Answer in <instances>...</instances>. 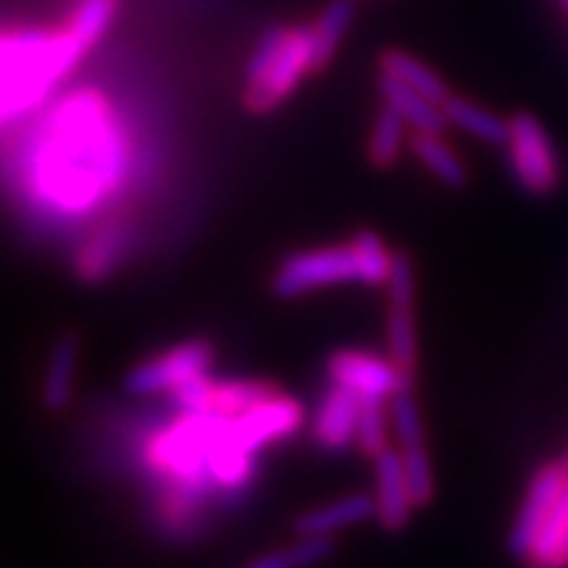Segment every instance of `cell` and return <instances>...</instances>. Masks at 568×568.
I'll list each match as a JSON object with an SVG mask.
<instances>
[{
    "instance_id": "1",
    "label": "cell",
    "mask_w": 568,
    "mask_h": 568,
    "mask_svg": "<svg viewBox=\"0 0 568 568\" xmlns=\"http://www.w3.org/2000/svg\"><path fill=\"white\" fill-rule=\"evenodd\" d=\"M125 140L111 108L93 90H79L44 122L32 160V186L61 215H84L120 186Z\"/></svg>"
},
{
    "instance_id": "2",
    "label": "cell",
    "mask_w": 568,
    "mask_h": 568,
    "mask_svg": "<svg viewBox=\"0 0 568 568\" xmlns=\"http://www.w3.org/2000/svg\"><path fill=\"white\" fill-rule=\"evenodd\" d=\"M221 415H186L165 433H160L149 447V462L158 470L169 473L180 485L183 496L203 494L210 479V453L224 429Z\"/></svg>"
},
{
    "instance_id": "3",
    "label": "cell",
    "mask_w": 568,
    "mask_h": 568,
    "mask_svg": "<svg viewBox=\"0 0 568 568\" xmlns=\"http://www.w3.org/2000/svg\"><path fill=\"white\" fill-rule=\"evenodd\" d=\"M510 136H508V160L510 172L516 183L528 192V195L546 197L557 192L562 178L560 158L554 149L551 136L546 125L531 116V113H514L510 116Z\"/></svg>"
},
{
    "instance_id": "4",
    "label": "cell",
    "mask_w": 568,
    "mask_h": 568,
    "mask_svg": "<svg viewBox=\"0 0 568 568\" xmlns=\"http://www.w3.org/2000/svg\"><path fill=\"white\" fill-rule=\"evenodd\" d=\"M343 282H357V258H354L352 244L287 255L278 264L270 287H273L278 300H296V296H305V293L316 291V287Z\"/></svg>"
},
{
    "instance_id": "5",
    "label": "cell",
    "mask_w": 568,
    "mask_h": 568,
    "mask_svg": "<svg viewBox=\"0 0 568 568\" xmlns=\"http://www.w3.org/2000/svg\"><path fill=\"white\" fill-rule=\"evenodd\" d=\"M215 363V352L206 339H189L174 345L165 354L145 359L131 368L125 377V389L131 395H160V392H180L189 383L206 377Z\"/></svg>"
},
{
    "instance_id": "6",
    "label": "cell",
    "mask_w": 568,
    "mask_h": 568,
    "mask_svg": "<svg viewBox=\"0 0 568 568\" xmlns=\"http://www.w3.org/2000/svg\"><path fill=\"white\" fill-rule=\"evenodd\" d=\"M314 64V53H311V27L302 30H287L282 50H278L273 68L267 70L262 82L253 88H244V108L250 113H270L282 105L284 99L291 97L293 90L300 88Z\"/></svg>"
},
{
    "instance_id": "7",
    "label": "cell",
    "mask_w": 568,
    "mask_h": 568,
    "mask_svg": "<svg viewBox=\"0 0 568 568\" xmlns=\"http://www.w3.org/2000/svg\"><path fill=\"white\" fill-rule=\"evenodd\" d=\"M302 420H305V412H302L300 400L284 397L276 392L273 397H267L258 406L244 412V415L226 418L224 438L230 444H235V447L255 453V449L267 447V444L291 438L302 426Z\"/></svg>"
},
{
    "instance_id": "8",
    "label": "cell",
    "mask_w": 568,
    "mask_h": 568,
    "mask_svg": "<svg viewBox=\"0 0 568 568\" xmlns=\"http://www.w3.org/2000/svg\"><path fill=\"white\" fill-rule=\"evenodd\" d=\"M566 487V464H546V467H539L534 473L528 494L523 499V508L516 514L514 528H510L508 537V551L514 554L516 560H528V554L534 551V542H537L542 525L548 523V516H551L554 505H557V499H560Z\"/></svg>"
},
{
    "instance_id": "9",
    "label": "cell",
    "mask_w": 568,
    "mask_h": 568,
    "mask_svg": "<svg viewBox=\"0 0 568 568\" xmlns=\"http://www.w3.org/2000/svg\"><path fill=\"white\" fill-rule=\"evenodd\" d=\"M328 377L331 383H337L343 389L354 392L359 400H366V397L392 400V395H397L400 389L415 386V383L406 381L404 374L397 372L392 359H383L377 354L366 352H352V348L331 354Z\"/></svg>"
},
{
    "instance_id": "10",
    "label": "cell",
    "mask_w": 568,
    "mask_h": 568,
    "mask_svg": "<svg viewBox=\"0 0 568 568\" xmlns=\"http://www.w3.org/2000/svg\"><path fill=\"white\" fill-rule=\"evenodd\" d=\"M178 395L180 409L186 415H221V418H235V415H244L247 409L258 406L262 400L276 395V389L270 383L262 381H210V377H201V381L183 386Z\"/></svg>"
},
{
    "instance_id": "11",
    "label": "cell",
    "mask_w": 568,
    "mask_h": 568,
    "mask_svg": "<svg viewBox=\"0 0 568 568\" xmlns=\"http://www.w3.org/2000/svg\"><path fill=\"white\" fill-rule=\"evenodd\" d=\"M374 516L381 523L383 531L397 534L404 531L415 510V501L409 494V481H406L404 462L400 453L386 447L381 456H374Z\"/></svg>"
},
{
    "instance_id": "12",
    "label": "cell",
    "mask_w": 568,
    "mask_h": 568,
    "mask_svg": "<svg viewBox=\"0 0 568 568\" xmlns=\"http://www.w3.org/2000/svg\"><path fill=\"white\" fill-rule=\"evenodd\" d=\"M79 359H82V339L75 331H64L59 334L47 354V368H44V377H41V406L47 412H64L73 400V392H75V374H79Z\"/></svg>"
},
{
    "instance_id": "13",
    "label": "cell",
    "mask_w": 568,
    "mask_h": 568,
    "mask_svg": "<svg viewBox=\"0 0 568 568\" xmlns=\"http://www.w3.org/2000/svg\"><path fill=\"white\" fill-rule=\"evenodd\" d=\"M357 420H359V397L354 392L343 389L337 383H331L320 409L314 418V442L320 447L337 453L352 442H357Z\"/></svg>"
},
{
    "instance_id": "14",
    "label": "cell",
    "mask_w": 568,
    "mask_h": 568,
    "mask_svg": "<svg viewBox=\"0 0 568 568\" xmlns=\"http://www.w3.org/2000/svg\"><path fill=\"white\" fill-rule=\"evenodd\" d=\"M377 90H381L383 105L395 108L415 134H442L444 128H447V116H444L442 105L424 97V93H418L415 88H409V84L397 82L395 75L381 73Z\"/></svg>"
},
{
    "instance_id": "15",
    "label": "cell",
    "mask_w": 568,
    "mask_h": 568,
    "mask_svg": "<svg viewBox=\"0 0 568 568\" xmlns=\"http://www.w3.org/2000/svg\"><path fill=\"white\" fill-rule=\"evenodd\" d=\"M374 516V496L354 494L331 501L325 508L307 510L296 519V534L300 537H334V534L354 528Z\"/></svg>"
},
{
    "instance_id": "16",
    "label": "cell",
    "mask_w": 568,
    "mask_h": 568,
    "mask_svg": "<svg viewBox=\"0 0 568 568\" xmlns=\"http://www.w3.org/2000/svg\"><path fill=\"white\" fill-rule=\"evenodd\" d=\"M442 111L447 116V125L458 128V131H464L473 140H481L487 145H508L510 122L501 120L499 113L481 108L479 102L449 93Z\"/></svg>"
},
{
    "instance_id": "17",
    "label": "cell",
    "mask_w": 568,
    "mask_h": 568,
    "mask_svg": "<svg viewBox=\"0 0 568 568\" xmlns=\"http://www.w3.org/2000/svg\"><path fill=\"white\" fill-rule=\"evenodd\" d=\"M68 41V30H12L0 32V75L44 59Z\"/></svg>"
},
{
    "instance_id": "18",
    "label": "cell",
    "mask_w": 568,
    "mask_h": 568,
    "mask_svg": "<svg viewBox=\"0 0 568 568\" xmlns=\"http://www.w3.org/2000/svg\"><path fill=\"white\" fill-rule=\"evenodd\" d=\"M354 21V3L352 0H328L322 7L320 18L311 27V53H314V64L311 70L322 73L328 68L334 55H337L339 44H343L345 32Z\"/></svg>"
},
{
    "instance_id": "19",
    "label": "cell",
    "mask_w": 568,
    "mask_h": 568,
    "mask_svg": "<svg viewBox=\"0 0 568 568\" xmlns=\"http://www.w3.org/2000/svg\"><path fill=\"white\" fill-rule=\"evenodd\" d=\"M412 154L420 160L426 172L433 174L438 183H444L447 189H464L470 172L464 160H458V154L449 149L447 142L442 140V134H412Z\"/></svg>"
},
{
    "instance_id": "20",
    "label": "cell",
    "mask_w": 568,
    "mask_h": 568,
    "mask_svg": "<svg viewBox=\"0 0 568 568\" xmlns=\"http://www.w3.org/2000/svg\"><path fill=\"white\" fill-rule=\"evenodd\" d=\"M386 348L389 359L404 374L406 381L415 383L418 368V328H415V307L389 305L386 314Z\"/></svg>"
},
{
    "instance_id": "21",
    "label": "cell",
    "mask_w": 568,
    "mask_h": 568,
    "mask_svg": "<svg viewBox=\"0 0 568 568\" xmlns=\"http://www.w3.org/2000/svg\"><path fill=\"white\" fill-rule=\"evenodd\" d=\"M381 73L395 75L397 82L409 84V88H415L418 93H424V97H429L433 102H438V105H444L449 93H453L442 75L435 73L433 68H426L424 61L415 59L412 53H404V50H383Z\"/></svg>"
},
{
    "instance_id": "22",
    "label": "cell",
    "mask_w": 568,
    "mask_h": 568,
    "mask_svg": "<svg viewBox=\"0 0 568 568\" xmlns=\"http://www.w3.org/2000/svg\"><path fill=\"white\" fill-rule=\"evenodd\" d=\"M528 568H568V487L554 505L548 523L542 525L534 551L528 554Z\"/></svg>"
},
{
    "instance_id": "23",
    "label": "cell",
    "mask_w": 568,
    "mask_h": 568,
    "mask_svg": "<svg viewBox=\"0 0 568 568\" xmlns=\"http://www.w3.org/2000/svg\"><path fill=\"white\" fill-rule=\"evenodd\" d=\"M406 131L409 125L404 122V116L395 108L383 105L372 125V136H368V163L377 169H392L400 160Z\"/></svg>"
},
{
    "instance_id": "24",
    "label": "cell",
    "mask_w": 568,
    "mask_h": 568,
    "mask_svg": "<svg viewBox=\"0 0 568 568\" xmlns=\"http://www.w3.org/2000/svg\"><path fill=\"white\" fill-rule=\"evenodd\" d=\"M120 232L116 230H99L93 239L79 250L75 255V276L88 284H97L102 278H108L116 267V258H120Z\"/></svg>"
},
{
    "instance_id": "25",
    "label": "cell",
    "mask_w": 568,
    "mask_h": 568,
    "mask_svg": "<svg viewBox=\"0 0 568 568\" xmlns=\"http://www.w3.org/2000/svg\"><path fill=\"white\" fill-rule=\"evenodd\" d=\"M120 9V0H75L73 16H70L68 32L75 44L88 53L90 47H97V41L108 32L113 23V16Z\"/></svg>"
},
{
    "instance_id": "26",
    "label": "cell",
    "mask_w": 568,
    "mask_h": 568,
    "mask_svg": "<svg viewBox=\"0 0 568 568\" xmlns=\"http://www.w3.org/2000/svg\"><path fill=\"white\" fill-rule=\"evenodd\" d=\"M331 554H334L331 537H300V542H293V546L258 554L244 568H311L328 560Z\"/></svg>"
},
{
    "instance_id": "27",
    "label": "cell",
    "mask_w": 568,
    "mask_h": 568,
    "mask_svg": "<svg viewBox=\"0 0 568 568\" xmlns=\"http://www.w3.org/2000/svg\"><path fill=\"white\" fill-rule=\"evenodd\" d=\"M348 244H352L354 258H357V282L372 284V287H383L389 282L392 255L395 253H389L386 241L377 232H357Z\"/></svg>"
},
{
    "instance_id": "28",
    "label": "cell",
    "mask_w": 568,
    "mask_h": 568,
    "mask_svg": "<svg viewBox=\"0 0 568 568\" xmlns=\"http://www.w3.org/2000/svg\"><path fill=\"white\" fill-rule=\"evenodd\" d=\"M389 400H377V397H366L359 400V420H357V447L366 453L368 458L381 456L383 449L389 447Z\"/></svg>"
},
{
    "instance_id": "29",
    "label": "cell",
    "mask_w": 568,
    "mask_h": 568,
    "mask_svg": "<svg viewBox=\"0 0 568 568\" xmlns=\"http://www.w3.org/2000/svg\"><path fill=\"white\" fill-rule=\"evenodd\" d=\"M562 464H566V470H568V456H566V462H562Z\"/></svg>"
}]
</instances>
